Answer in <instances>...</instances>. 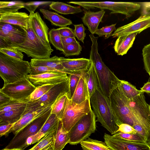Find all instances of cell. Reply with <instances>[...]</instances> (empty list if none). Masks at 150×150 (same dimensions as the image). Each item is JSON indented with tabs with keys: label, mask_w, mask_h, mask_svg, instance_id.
Here are the masks:
<instances>
[{
	"label": "cell",
	"mask_w": 150,
	"mask_h": 150,
	"mask_svg": "<svg viewBox=\"0 0 150 150\" xmlns=\"http://www.w3.org/2000/svg\"><path fill=\"white\" fill-rule=\"evenodd\" d=\"M149 107H150V105H149Z\"/></svg>",
	"instance_id": "58"
},
{
	"label": "cell",
	"mask_w": 150,
	"mask_h": 150,
	"mask_svg": "<svg viewBox=\"0 0 150 150\" xmlns=\"http://www.w3.org/2000/svg\"><path fill=\"white\" fill-rule=\"evenodd\" d=\"M112 136L117 138L131 142H146V139L137 133L127 134L117 131Z\"/></svg>",
	"instance_id": "39"
},
{
	"label": "cell",
	"mask_w": 150,
	"mask_h": 150,
	"mask_svg": "<svg viewBox=\"0 0 150 150\" xmlns=\"http://www.w3.org/2000/svg\"><path fill=\"white\" fill-rule=\"evenodd\" d=\"M14 124H1L0 126V135L1 137L7 135L11 129Z\"/></svg>",
	"instance_id": "51"
},
{
	"label": "cell",
	"mask_w": 150,
	"mask_h": 150,
	"mask_svg": "<svg viewBox=\"0 0 150 150\" xmlns=\"http://www.w3.org/2000/svg\"><path fill=\"white\" fill-rule=\"evenodd\" d=\"M49 6L50 9L62 14H74L82 11L79 7L73 6L61 2L52 1Z\"/></svg>",
	"instance_id": "28"
},
{
	"label": "cell",
	"mask_w": 150,
	"mask_h": 150,
	"mask_svg": "<svg viewBox=\"0 0 150 150\" xmlns=\"http://www.w3.org/2000/svg\"><path fill=\"white\" fill-rule=\"evenodd\" d=\"M85 74L91 98L96 90L100 89L96 70L92 62L90 67Z\"/></svg>",
	"instance_id": "31"
},
{
	"label": "cell",
	"mask_w": 150,
	"mask_h": 150,
	"mask_svg": "<svg viewBox=\"0 0 150 150\" xmlns=\"http://www.w3.org/2000/svg\"><path fill=\"white\" fill-rule=\"evenodd\" d=\"M150 27V15L141 16L133 22L118 28L112 35L113 38L132 33H139Z\"/></svg>",
	"instance_id": "16"
},
{
	"label": "cell",
	"mask_w": 150,
	"mask_h": 150,
	"mask_svg": "<svg viewBox=\"0 0 150 150\" xmlns=\"http://www.w3.org/2000/svg\"><path fill=\"white\" fill-rule=\"evenodd\" d=\"M51 110V108L20 130L4 149H16L23 150L26 148L28 147L26 144L28 139L40 130L50 115Z\"/></svg>",
	"instance_id": "6"
},
{
	"label": "cell",
	"mask_w": 150,
	"mask_h": 150,
	"mask_svg": "<svg viewBox=\"0 0 150 150\" xmlns=\"http://www.w3.org/2000/svg\"><path fill=\"white\" fill-rule=\"evenodd\" d=\"M49 42L57 50L62 52L64 46L61 36L57 29L52 28L49 31L48 33Z\"/></svg>",
	"instance_id": "36"
},
{
	"label": "cell",
	"mask_w": 150,
	"mask_h": 150,
	"mask_svg": "<svg viewBox=\"0 0 150 150\" xmlns=\"http://www.w3.org/2000/svg\"><path fill=\"white\" fill-rule=\"evenodd\" d=\"M127 105L140 124L148 133L150 131V108L144 93L128 99Z\"/></svg>",
	"instance_id": "13"
},
{
	"label": "cell",
	"mask_w": 150,
	"mask_h": 150,
	"mask_svg": "<svg viewBox=\"0 0 150 150\" xmlns=\"http://www.w3.org/2000/svg\"><path fill=\"white\" fill-rule=\"evenodd\" d=\"M30 72V63L0 52V76L4 84L13 83L26 77Z\"/></svg>",
	"instance_id": "3"
},
{
	"label": "cell",
	"mask_w": 150,
	"mask_h": 150,
	"mask_svg": "<svg viewBox=\"0 0 150 150\" xmlns=\"http://www.w3.org/2000/svg\"><path fill=\"white\" fill-rule=\"evenodd\" d=\"M82 74H68L70 99L74 94Z\"/></svg>",
	"instance_id": "41"
},
{
	"label": "cell",
	"mask_w": 150,
	"mask_h": 150,
	"mask_svg": "<svg viewBox=\"0 0 150 150\" xmlns=\"http://www.w3.org/2000/svg\"><path fill=\"white\" fill-rule=\"evenodd\" d=\"M26 107L23 106L0 115V125L16 123L23 116Z\"/></svg>",
	"instance_id": "29"
},
{
	"label": "cell",
	"mask_w": 150,
	"mask_h": 150,
	"mask_svg": "<svg viewBox=\"0 0 150 150\" xmlns=\"http://www.w3.org/2000/svg\"><path fill=\"white\" fill-rule=\"evenodd\" d=\"M56 71H59L55 69L47 67H35L30 66V74L35 75Z\"/></svg>",
	"instance_id": "46"
},
{
	"label": "cell",
	"mask_w": 150,
	"mask_h": 150,
	"mask_svg": "<svg viewBox=\"0 0 150 150\" xmlns=\"http://www.w3.org/2000/svg\"><path fill=\"white\" fill-rule=\"evenodd\" d=\"M85 73L82 74L74 94L70 99L72 102L76 104H80L87 99H90Z\"/></svg>",
	"instance_id": "23"
},
{
	"label": "cell",
	"mask_w": 150,
	"mask_h": 150,
	"mask_svg": "<svg viewBox=\"0 0 150 150\" xmlns=\"http://www.w3.org/2000/svg\"><path fill=\"white\" fill-rule=\"evenodd\" d=\"M105 142L112 150H150V145L146 142H131L114 137L105 133Z\"/></svg>",
	"instance_id": "14"
},
{
	"label": "cell",
	"mask_w": 150,
	"mask_h": 150,
	"mask_svg": "<svg viewBox=\"0 0 150 150\" xmlns=\"http://www.w3.org/2000/svg\"><path fill=\"white\" fill-rule=\"evenodd\" d=\"M11 99L10 97L0 91V106L8 103Z\"/></svg>",
	"instance_id": "53"
},
{
	"label": "cell",
	"mask_w": 150,
	"mask_h": 150,
	"mask_svg": "<svg viewBox=\"0 0 150 150\" xmlns=\"http://www.w3.org/2000/svg\"><path fill=\"white\" fill-rule=\"evenodd\" d=\"M91 109L90 99H87L80 104H76L69 99L61 120L65 130L69 132L74 125Z\"/></svg>",
	"instance_id": "10"
},
{
	"label": "cell",
	"mask_w": 150,
	"mask_h": 150,
	"mask_svg": "<svg viewBox=\"0 0 150 150\" xmlns=\"http://www.w3.org/2000/svg\"><path fill=\"white\" fill-rule=\"evenodd\" d=\"M137 34V33H132L118 38L114 46V50L117 55L122 56L126 54L132 47Z\"/></svg>",
	"instance_id": "24"
},
{
	"label": "cell",
	"mask_w": 150,
	"mask_h": 150,
	"mask_svg": "<svg viewBox=\"0 0 150 150\" xmlns=\"http://www.w3.org/2000/svg\"><path fill=\"white\" fill-rule=\"evenodd\" d=\"M29 16L34 32L43 44L52 48L49 39V28L38 12L30 13Z\"/></svg>",
	"instance_id": "18"
},
{
	"label": "cell",
	"mask_w": 150,
	"mask_h": 150,
	"mask_svg": "<svg viewBox=\"0 0 150 150\" xmlns=\"http://www.w3.org/2000/svg\"><path fill=\"white\" fill-rule=\"evenodd\" d=\"M60 59L61 64L68 74L86 73L91 64L89 59L84 58L70 59L60 57Z\"/></svg>",
	"instance_id": "17"
},
{
	"label": "cell",
	"mask_w": 150,
	"mask_h": 150,
	"mask_svg": "<svg viewBox=\"0 0 150 150\" xmlns=\"http://www.w3.org/2000/svg\"><path fill=\"white\" fill-rule=\"evenodd\" d=\"M43 17L50 21L52 25L60 28L66 27L72 24L70 19L67 18L57 13L43 8L39 9Z\"/></svg>",
	"instance_id": "26"
},
{
	"label": "cell",
	"mask_w": 150,
	"mask_h": 150,
	"mask_svg": "<svg viewBox=\"0 0 150 150\" xmlns=\"http://www.w3.org/2000/svg\"><path fill=\"white\" fill-rule=\"evenodd\" d=\"M30 63L32 66L47 67L66 73L64 68L61 64L60 57L57 56L47 58L32 59Z\"/></svg>",
	"instance_id": "27"
},
{
	"label": "cell",
	"mask_w": 150,
	"mask_h": 150,
	"mask_svg": "<svg viewBox=\"0 0 150 150\" xmlns=\"http://www.w3.org/2000/svg\"><path fill=\"white\" fill-rule=\"evenodd\" d=\"M142 55L145 69L150 76V43L144 47Z\"/></svg>",
	"instance_id": "44"
},
{
	"label": "cell",
	"mask_w": 150,
	"mask_h": 150,
	"mask_svg": "<svg viewBox=\"0 0 150 150\" xmlns=\"http://www.w3.org/2000/svg\"><path fill=\"white\" fill-rule=\"evenodd\" d=\"M105 13V11L104 10L96 12L84 11V14L81 19L83 23L88 27L92 34H95L98 29V25L102 21Z\"/></svg>",
	"instance_id": "21"
},
{
	"label": "cell",
	"mask_w": 150,
	"mask_h": 150,
	"mask_svg": "<svg viewBox=\"0 0 150 150\" xmlns=\"http://www.w3.org/2000/svg\"><path fill=\"white\" fill-rule=\"evenodd\" d=\"M55 85L46 84L36 86L35 89L26 100L25 102L27 103L28 102L33 101L38 99Z\"/></svg>",
	"instance_id": "37"
},
{
	"label": "cell",
	"mask_w": 150,
	"mask_h": 150,
	"mask_svg": "<svg viewBox=\"0 0 150 150\" xmlns=\"http://www.w3.org/2000/svg\"><path fill=\"white\" fill-rule=\"evenodd\" d=\"M69 99L70 98L68 93L62 94L52 105L51 113L55 114L59 119L61 120Z\"/></svg>",
	"instance_id": "30"
},
{
	"label": "cell",
	"mask_w": 150,
	"mask_h": 150,
	"mask_svg": "<svg viewBox=\"0 0 150 150\" xmlns=\"http://www.w3.org/2000/svg\"><path fill=\"white\" fill-rule=\"evenodd\" d=\"M24 3L21 1H0V14L18 12L24 8Z\"/></svg>",
	"instance_id": "33"
},
{
	"label": "cell",
	"mask_w": 150,
	"mask_h": 150,
	"mask_svg": "<svg viewBox=\"0 0 150 150\" xmlns=\"http://www.w3.org/2000/svg\"><path fill=\"white\" fill-rule=\"evenodd\" d=\"M36 88L26 77L20 81L4 84L0 91L11 99L25 102Z\"/></svg>",
	"instance_id": "12"
},
{
	"label": "cell",
	"mask_w": 150,
	"mask_h": 150,
	"mask_svg": "<svg viewBox=\"0 0 150 150\" xmlns=\"http://www.w3.org/2000/svg\"><path fill=\"white\" fill-rule=\"evenodd\" d=\"M60 120L55 114L51 113L38 132L28 139L26 141L27 146L38 142L45 136L56 129Z\"/></svg>",
	"instance_id": "19"
},
{
	"label": "cell",
	"mask_w": 150,
	"mask_h": 150,
	"mask_svg": "<svg viewBox=\"0 0 150 150\" xmlns=\"http://www.w3.org/2000/svg\"><path fill=\"white\" fill-rule=\"evenodd\" d=\"M146 142L150 145V131L148 133L146 139Z\"/></svg>",
	"instance_id": "56"
},
{
	"label": "cell",
	"mask_w": 150,
	"mask_h": 150,
	"mask_svg": "<svg viewBox=\"0 0 150 150\" xmlns=\"http://www.w3.org/2000/svg\"><path fill=\"white\" fill-rule=\"evenodd\" d=\"M109 98L113 110L121 124H127L132 127L135 124H140L128 106V99L119 86L113 91Z\"/></svg>",
	"instance_id": "8"
},
{
	"label": "cell",
	"mask_w": 150,
	"mask_h": 150,
	"mask_svg": "<svg viewBox=\"0 0 150 150\" xmlns=\"http://www.w3.org/2000/svg\"><path fill=\"white\" fill-rule=\"evenodd\" d=\"M61 38L63 45L78 42L76 39L75 38L61 37Z\"/></svg>",
	"instance_id": "54"
},
{
	"label": "cell",
	"mask_w": 150,
	"mask_h": 150,
	"mask_svg": "<svg viewBox=\"0 0 150 150\" xmlns=\"http://www.w3.org/2000/svg\"><path fill=\"white\" fill-rule=\"evenodd\" d=\"M141 91L143 93H150V82L148 81L145 83L141 88Z\"/></svg>",
	"instance_id": "55"
},
{
	"label": "cell",
	"mask_w": 150,
	"mask_h": 150,
	"mask_svg": "<svg viewBox=\"0 0 150 150\" xmlns=\"http://www.w3.org/2000/svg\"><path fill=\"white\" fill-rule=\"evenodd\" d=\"M90 103L97 118L96 121L100 122L111 134H114L121 124L113 110L109 98L99 88L91 97Z\"/></svg>",
	"instance_id": "2"
},
{
	"label": "cell",
	"mask_w": 150,
	"mask_h": 150,
	"mask_svg": "<svg viewBox=\"0 0 150 150\" xmlns=\"http://www.w3.org/2000/svg\"><path fill=\"white\" fill-rule=\"evenodd\" d=\"M52 106L39 109L23 115L20 120L15 123L8 133L16 135L20 130L35 119L44 114L51 108Z\"/></svg>",
	"instance_id": "20"
},
{
	"label": "cell",
	"mask_w": 150,
	"mask_h": 150,
	"mask_svg": "<svg viewBox=\"0 0 150 150\" xmlns=\"http://www.w3.org/2000/svg\"><path fill=\"white\" fill-rule=\"evenodd\" d=\"M92 42L89 59L93 64L99 83L101 91L109 98L113 91L121 82L119 79L104 64L98 52V37L89 35Z\"/></svg>",
	"instance_id": "1"
},
{
	"label": "cell",
	"mask_w": 150,
	"mask_h": 150,
	"mask_svg": "<svg viewBox=\"0 0 150 150\" xmlns=\"http://www.w3.org/2000/svg\"><path fill=\"white\" fill-rule=\"evenodd\" d=\"M1 150H21L20 149H4Z\"/></svg>",
	"instance_id": "57"
},
{
	"label": "cell",
	"mask_w": 150,
	"mask_h": 150,
	"mask_svg": "<svg viewBox=\"0 0 150 150\" xmlns=\"http://www.w3.org/2000/svg\"><path fill=\"white\" fill-rule=\"evenodd\" d=\"M65 93H68L69 95V79L55 85L38 99L27 102L23 115L39 109L52 106L62 94Z\"/></svg>",
	"instance_id": "9"
},
{
	"label": "cell",
	"mask_w": 150,
	"mask_h": 150,
	"mask_svg": "<svg viewBox=\"0 0 150 150\" xmlns=\"http://www.w3.org/2000/svg\"><path fill=\"white\" fill-rule=\"evenodd\" d=\"M117 131L127 134L137 133L136 130L132 126L125 123L122 124L119 126Z\"/></svg>",
	"instance_id": "49"
},
{
	"label": "cell",
	"mask_w": 150,
	"mask_h": 150,
	"mask_svg": "<svg viewBox=\"0 0 150 150\" xmlns=\"http://www.w3.org/2000/svg\"><path fill=\"white\" fill-rule=\"evenodd\" d=\"M75 29L74 34L75 37L78 40L84 43V40L86 36V33L85 31L86 28L83 24L74 25Z\"/></svg>",
	"instance_id": "47"
},
{
	"label": "cell",
	"mask_w": 150,
	"mask_h": 150,
	"mask_svg": "<svg viewBox=\"0 0 150 150\" xmlns=\"http://www.w3.org/2000/svg\"><path fill=\"white\" fill-rule=\"evenodd\" d=\"M27 77L35 86L46 84H57L67 80L68 76L66 73L59 71L47 72L38 75L29 74Z\"/></svg>",
	"instance_id": "15"
},
{
	"label": "cell",
	"mask_w": 150,
	"mask_h": 150,
	"mask_svg": "<svg viewBox=\"0 0 150 150\" xmlns=\"http://www.w3.org/2000/svg\"><path fill=\"white\" fill-rule=\"evenodd\" d=\"M27 31V38L23 43L9 48L17 49L32 59L50 58L53 50L45 45L37 36L33 28L30 18Z\"/></svg>",
	"instance_id": "4"
},
{
	"label": "cell",
	"mask_w": 150,
	"mask_h": 150,
	"mask_svg": "<svg viewBox=\"0 0 150 150\" xmlns=\"http://www.w3.org/2000/svg\"><path fill=\"white\" fill-rule=\"evenodd\" d=\"M142 10L141 16L150 15V2L142 3Z\"/></svg>",
	"instance_id": "52"
},
{
	"label": "cell",
	"mask_w": 150,
	"mask_h": 150,
	"mask_svg": "<svg viewBox=\"0 0 150 150\" xmlns=\"http://www.w3.org/2000/svg\"><path fill=\"white\" fill-rule=\"evenodd\" d=\"M133 127L136 130L137 133L146 139L148 133L142 126L139 124L136 123L134 125Z\"/></svg>",
	"instance_id": "50"
},
{
	"label": "cell",
	"mask_w": 150,
	"mask_h": 150,
	"mask_svg": "<svg viewBox=\"0 0 150 150\" xmlns=\"http://www.w3.org/2000/svg\"><path fill=\"white\" fill-rule=\"evenodd\" d=\"M61 37L75 38L74 30L69 27H65L57 28Z\"/></svg>",
	"instance_id": "48"
},
{
	"label": "cell",
	"mask_w": 150,
	"mask_h": 150,
	"mask_svg": "<svg viewBox=\"0 0 150 150\" xmlns=\"http://www.w3.org/2000/svg\"><path fill=\"white\" fill-rule=\"evenodd\" d=\"M0 52L11 57L23 60L24 55L17 49L8 47L0 48Z\"/></svg>",
	"instance_id": "43"
},
{
	"label": "cell",
	"mask_w": 150,
	"mask_h": 150,
	"mask_svg": "<svg viewBox=\"0 0 150 150\" xmlns=\"http://www.w3.org/2000/svg\"><path fill=\"white\" fill-rule=\"evenodd\" d=\"M96 117L91 109L81 118L68 132L69 144L77 145L89 138L96 130Z\"/></svg>",
	"instance_id": "7"
},
{
	"label": "cell",
	"mask_w": 150,
	"mask_h": 150,
	"mask_svg": "<svg viewBox=\"0 0 150 150\" xmlns=\"http://www.w3.org/2000/svg\"><path fill=\"white\" fill-rule=\"evenodd\" d=\"M29 19V15L24 12L0 14V22L19 25L26 29Z\"/></svg>",
	"instance_id": "22"
},
{
	"label": "cell",
	"mask_w": 150,
	"mask_h": 150,
	"mask_svg": "<svg viewBox=\"0 0 150 150\" xmlns=\"http://www.w3.org/2000/svg\"><path fill=\"white\" fill-rule=\"evenodd\" d=\"M56 129L46 135L33 147L27 150H53Z\"/></svg>",
	"instance_id": "32"
},
{
	"label": "cell",
	"mask_w": 150,
	"mask_h": 150,
	"mask_svg": "<svg viewBox=\"0 0 150 150\" xmlns=\"http://www.w3.org/2000/svg\"><path fill=\"white\" fill-rule=\"evenodd\" d=\"M52 1H32L24 2V6L30 13L34 12L35 10L40 6L50 5Z\"/></svg>",
	"instance_id": "45"
},
{
	"label": "cell",
	"mask_w": 150,
	"mask_h": 150,
	"mask_svg": "<svg viewBox=\"0 0 150 150\" xmlns=\"http://www.w3.org/2000/svg\"><path fill=\"white\" fill-rule=\"evenodd\" d=\"M62 53L66 57L78 55L82 51V47L79 42L63 45Z\"/></svg>",
	"instance_id": "38"
},
{
	"label": "cell",
	"mask_w": 150,
	"mask_h": 150,
	"mask_svg": "<svg viewBox=\"0 0 150 150\" xmlns=\"http://www.w3.org/2000/svg\"><path fill=\"white\" fill-rule=\"evenodd\" d=\"M116 23L112 24L110 25L106 26L102 28L98 29L95 34L99 37L104 36L105 39H107L112 36V32L116 30Z\"/></svg>",
	"instance_id": "42"
},
{
	"label": "cell",
	"mask_w": 150,
	"mask_h": 150,
	"mask_svg": "<svg viewBox=\"0 0 150 150\" xmlns=\"http://www.w3.org/2000/svg\"><path fill=\"white\" fill-rule=\"evenodd\" d=\"M26 29L18 25L0 22V48L23 43L27 36Z\"/></svg>",
	"instance_id": "11"
},
{
	"label": "cell",
	"mask_w": 150,
	"mask_h": 150,
	"mask_svg": "<svg viewBox=\"0 0 150 150\" xmlns=\"http://www.w3.org/2000/svg\"><path fill=\"white\" fill-rule=\"evenodd\" d=\"M67 3L79 5L87 10L95 8L108 10L111 11V14L121 13L125 15L127 18L131 17L141 6L139 4L127 2L71 1Z\"/></svg>",
	"instance_id": "5"
},
{
	"label": "cell",
	"mask_w": 150,
	"mask_h": 150,
	"mask_svg": "<svg viewBox=\"0 0 150 150\" xmlns=\"http://www.w3.org/2000/svg\"><path fill=\"white\" fill-rule=\"evenodd\" d=\"M119 86L124 96L128 99L133 98L139 95L142 92L127 81L121 80Z\"/></svg>",
	"instance_id": "35"
},
{
	"label": "cell",
	"mask_w": 150,
	"mask_h": 150,
	"mask_svg": "<svg viewBox=\"0 0 150 150\" xmlns=\"http://www.w3.org/2000/svg\"><path fill=\"white\" fill-rule=\"evenodd\" d=\"M69 142L68 132L64 129L60 120L55 131L53 150H62Z\"/></svg>",
	"instance_id": "25"
},
{
	"label": "cell",
	"mask_w": 150,
	"mask_h": 150,
	"mask_svg": "<svg viewBox=\"0 0 150 150\" xmlns=\"http://www.w3.org/2000/svg\"><path fill=\"white\" fill-rule=\"evenodd\" d=\"M80 144L82 150H112L105 142L89 137Z\"/></svg>",
	"instance_id": "34"
},
{
	"label": "cell",
	"mask_w": 150,
	"mask_h": 150,
	"mask_svg": "<svg viewBox=\"0 0 150 150\" xmlns=\"http://www.w3.org/2000/svg\"><path fill=\"white\" fill-rule=\"evenodd\" d=\"M26 102L12 99L10 101L0 106V115L5 112L26 106Z\"/></svg>",
	"instance_id": "40"
}]
</instances>
